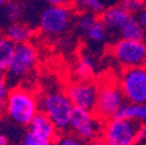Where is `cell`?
<instances>
[{"instance_id": "obj_1", "label": "cell", "mask_w": 146, "mask_h": 145, "mask_svg": "<svg viewBox=\"0 0 146 145\" xmlns=\"http://www.w3.org/2000/svg\"><path fill=\"white\" fill-rule=\"evenodd\" d=\"M38 106L41 112L51 120L59 132L65 134L70 130L71 116L74 106L67 98L66 93L59 90L48 92L38 100Z\"/></svg>"}, {"instance_id": "obj_2", "label": "cell", "mask_w": 146, "mask_h": 145, "mask_svg": "<svg viewBox=\"0 0 146 145\" xmlns=\"http://www.w3.org/2000/svg\"><path fill=\"white\" fill-rule=\"evenodd\" d=\"M40 106L36 96L22 87H14L6 98L5 113L9 118L21 125H29L34 116L38 113Z\"/></svg>"}, {"instance_id": "obj_3", "label": "cell", "mask_w": 146, "mask_h": 145, "mask_svg": "<svg viewBox=\"0 0 146 145\" xmlns=\"http://www.w3.org/2000/svg\"><path fill=\"white\" fill-rule=\"evenodd\" d=\"M104 122L94 112L74 107L71 116L70 130L79 138L93 143L102 136Z\"/></svg>"}, {"instance_id": "obj_4", "label": "cell", "mask_w": 146, "mask_h": 145, "mask_svg": "<svg viewBox=\"0 0 146 145\" xmlns=\"http://www.w3.org/2000/svg\"><path fill=\"white\" fill-rule=\"evenodd\" d=\"M118 84L127 102L146 104V66L124 69Z\"/></svg>"}, {"instance_id": "obj_5", "label": "cell", "mask_w": 146, "mask_h": 145, "mask_svg": "<svg viewBox=\"0 0 146 145\" xmlns=\"http://www.w3.org/2000/svg\"><path fill=\"white\" fill-rule=\"evenodd\" d=\"M38 62V53L31 43L16 44L14 56L7 67V81H19L28 76Z\"/></svg>"}, {"instance_id": "obj_6", "label": "cell", "mask_w": 146, "mask_h": 145, "mask_svg": "<svg viewBox=\"0 0 146 145\" xmlns=\"http://www.w3.org/2000/svg\"><path fill=\"white\" fill-rule=\"evenodd\" d=\"M140 123L114 117L104 122L101 138L107 145H135Z\"/></svg>"}, {"instance_id": "obj_7", "label": "cell", "mask_w": 146, "mask_h": 145, "mask_svg": "<svg viewBox=\"0 0 146 145\" xmlns=\"http://www.w3.org/2000/svg\"><path fill=\"white\" fill-rule=\"evenodd\" d=\"M125 103L119 84L109 81L99 87L98 101L94 113L103 121L111 120Z\"/></svg>"}, {"instance_id": "obj_8", "label": "cell", "mask_w": 146, "mask_h": 145, "mask_svg": "<svg viewBox=\"0 0 146 145\" xmlns=\"http://www.w3.org/2000/svg\"><path fill=\"white\" fill-rule=\"evenodd\" d=\"M113 55L125 69L146 66V42L121 39L113 47Z\"/></svg>"}, {"instance_id": "obj_9", "label": "cell", "mask_w": 146, "mask_h": 145, "mask_svg": "<svg viewBox=\"0 0 146 145\" xmlns=\"http://www.w3.org/2000/svg\"><path fill=\"white\" fill-rule=\"evenodd\" d=\"M71 7L48 6L40 15V28L49 36H58L66 31L72 23Z\"/></svg>"}, {"instance_id": "obj_10", "label": "cell", "mask_w": 146, "mask_h": 145, "mask_svg": "<svg viewBox=\"0 0 146 145\" xmlns=\"http://www.w3.org/2000/svg\"><path fill=\"white\" fill-rule=\"evenodd\" d=\"M99 87L90 80L71 82L66 88V95L76 108L94 112L98 101Z\"/></svg>"}, {"instance_id": "obj_11", "label": "cell", "mask_w": 146, "mask_h": 145, "mask_svg": "<svg viewBox=\"0 0 146 145\" xmlns=\"http://www.w3.org/2000/svg\"><path fill=\"white\" fill-rule=\"evenodd\" d=\"M29 130L30 132H34L37 136L48 138V139H52L56 140L59 135H58V130L56 129V126L53 125V123L51 122V120L42 112H38L34 116V118L31 120V122L29 123Z\"/></svg>"}, {"instance_id": "obj_12", "label": "cell", "mask_w": 146, "mask_h": 145, "mask_svg": "<svg viewBox=\"0 0 146 145\" xmlns=\"http://www.w3.org/2000/svg\"><path fill=\"white\" fill-rule=\"evenodd\" d=\"M131 16L132 15L126 13L121 6H111L104 8V11L99 16V20L108 29L121 30Z\"/></svg>"}, {"instance_id": "obj_13", "label": "cell", "mask_w": 146, "mask_h": 145, "mask_svg": "<svg viewBox=\"0 0 146 145\" xmlns=\"http://www.w3.org/2000/svg\"><path fill=\"white\" fill-rule=\"evenodd\" d=\"M34 34L35 31L30 26L22 22H15L7 28L6 37H8L15 44H22V43H29Z\"/></svg>"}, {"instance_id": "obj_14", "label": "cell", "mask_w": 146, "mask_h": 145, "mask_svg": "<svg viewBox=\"0 0 146 145\" xmlns=\"http://www.w3.org/2000/svg\"><path fill=\"white\" fill-rule=\"evenodd\" d=\"M117 118L129 120L135 122H141L146 124V104H138V103H130L125 102L122 108L117 112Z\"/></svg>"}, {"instance_id": "obj_15", "label": "cell", "mask_w": 146, "mask_h": 145, "mask_svg": "<svg viewBox=\"0 0 146 145\" xmlns=\"http://www.w3.org/2000/svg\"><path fill=\"white\" fill-rule=\"evenodd\" d=\"M119 34L123 40H130V41H144L145 40V30L139 25L137 17L135 16H131L127 20V22L119 30Z\"/></svg>"}, {"instance_id": "obj_16", "label": "cell", "mask_w": 146, "mask_h": 145, "mask_svg": "<svg viewBox=\"0 0 146 145\" xmlns=\"http://www.w3.org/2000/svg\"><path fill=\"white\" fill-rule=\"evenodd\" d=\"M94 71H95V64L93 57L89 56L88 53H82L77 64V69H76L77 76L80 78V80H89L90 77L94 74Z\"/></svg>"}, {"instance_id": "obj_17", "label": "cell", "mask_w": 146, "mask_h": 145, "mask_svg": "<svg viewBox=\"0 0 146 145\" xmlns=\"http://www.w3.org/2000/svg\"><path fill=\"white\" fill-rule=\"evenodd\" d=\"M72 7L79 14L90 13L94 15H100L104 11L102 0H76Z\"/></svg>"}, {"instance_id": "obj_18", "label": "cell", "mask_w": 146, "mask_h": 145, "mask_svg": "<svg viewBox=\"0 0 146 145\" xmlns=\"http://www.w3.org/2000/svg\"><path fill=\"white\" fill-rule=\"evenodd\" d=\"M16 44L12 42L8 37H1L0 39V64L1 66L7 70L9 66L12 58L14 56V51H15Z\"/></svg>"}, {"instance_id": "obj_19", "label": "cell", "mask_w": 146, "mask_h": 145, "mask_svg": "<svg viewBox=\"0 0 146 145\" xmlns=\"http://www.w3.org/2000/svg\"><path fill=\"white\" fill-rule=\"evenodd\" d=\"M107 35H108V28L100 20L86 33L87 39L94 43H103L107 39Z\"/></svg>"}, {"instance_id": "obj_20", "label": "cell", "mask_w": 146, "mask_h": 145, "mask_svg": "<svg viewBox=\"0 0 146 145\" xmlns=\"http://www.w3.org/2000/svg\"><path fill=\"white\" fill-rule=\"evenodd\" d=\"M119 6L133 16L135 14H139L146 7V0H122Z\"/></svg>"}, {"instance_id": "obj_21", "label": "cell", "mask_w": 146, "mask_h": 145, "mask_svg": "<svg viewBox=\"0 0 146 145\" xmlns=\"http://www.w3.org/2000/svg\"><path fill=\"white\" fill-rule=\"evenodd\" d=\"M98 21H99V19L96 17V15L90 14V13H82L79 15L78 20H77V27L80 31L87 33Z\"/></svg>"}, {"instance_id": "obj_22", "label": "cell", "mask_w": 146, "mask_h": 145, "mask_svg": "<svg viewBox=\"0 0 146 145\" xmlns=\"http://www.w3.org/2000/svg\"><path fill=\"white\" fill-rule=\"evenodd\" d=\"M22 15H23V8L19 3L9 1L7 4V6H6V16L11 22H13V23L19 22L20 19L22 17Z\"/></svg>"}, {"instance_id": "obj_23", "label": "cell", "mask_w": 146, "mask_h": 145, "mask_svg": "<svg viewBox=\"0 0 146 145\" xmlns=\"http://www.w3.org/2000/svg\"><path fill=\"white\" fill-rule=\"evenodd\" d=\"M21 145H56V140L48 139V138L37 136L34 132L28 131L23 136Z\"/></svg>"}, {"instance_id": "obj_24", "label": "cell", "mask_w": 146, "mask_h": 145, "mask_svg": "<svg viewBox=\"0 0 146 145\" xmlns=\"http://www.w3.org/2000/svg\"><path fill=\"white\" fill-rule=\"evenodd\" d=\"M56 145H92V143L86 142L74 134H63L56 139Z\"/></svg>"}, {"instance_id": "obj_25", "label": "cell", "mask_w": 146, "mask_h": 145, "mask_svg": "<svg viewBox=\"0 0 146 145\" xmlns=\"http://www.w3.org/2000/svg\"><path fill=\"white\" fill-rule=\"evenodd\" d=\"M49 6H58V7H72L76 0H44Z\"/></svg>"}, {"instance_id": "obj_26", "label": "cell", "mask_w": 146, "mask_h": 145, "mask_svg": "<svg viewBox=\"0 0 146 145\" xmlns=\"http://www.w3.org/2000/svg\"><path fill=\"white\" fill-rule=\"evenodd\" d=\"M9 92H11V89H9V84H8L7 79L4 76H0V96L6 99L9 94Z\"/></svg>"}, {"instance_id": "obj_27", "label": "cell", "mask_w": 146, "mask_h": 145, "mask_svg": "<svg viewBox=\"0 0 146 145\" xmlns=\"http://www.w3.org/2000/svg\"><path fill=\"white\" fill-rule=\"evenodd\" d=\"M146 137V124H140L136 134V142L141 140Z\"/></svg>"}, {"instance_id": "obj_28", "label": "cell", "mask_w": 146, "mask_h": 145, "mask_svg": "<svg viewBox=\"0 0 146 145\" xmlns=\"http://www.w3.org/2000/svg\"><path fill=\"white\" fill-rule=\"evenodd\" d=\"M137 20H138V22H139V25L143 27V29L144 30H146V7L138 14V16H137Z\"/></svg>"}, {"instance_id": "obj_29", "label": "cell", "mask_w": 146, "mask_h": 145, "mask_svg": "<svg viewBox=\"0 0 146 145\" xmlns=\"http://www.w3.org/2000/svg\"><path fill=\"white\" fill-rule=\"evenodd\" d=\"M6 110V99L0 96V115H3Z\"/></svg>"}, {"instance_id": "obj_30", "label": "cell", "mask_w": 146, "mask_h": 145, "mask_svg": "<svg viewBox=\"0 0 146 145\" xmlns=\"http://www.w3.org/2000/svg\"><path fill=\"white\" fill-rule=\"evenodd\" d=\"M0 145H8V138L0 132Z\"/></svg>"}, {"instance_id": "obj_31", "label": "cell", "mask_w": 146, "mask_h": 145, "mask_svg": "<svg viewBox=\"0 0 146 145\" xmlns=\"http://www.w3.org/2000/svg\"><path fill=\"white\" fill-rule=\"evenodd\" d=\"M92 145H107V143H106L102 138H98L96 140H94V142L92 143Z\"/></svg>"}, {"instance_id": "obj_32", "label": "cell", "mask_w": 146, "mask_h": 145, "mask_svg": "<svg viewBox=\"0 0 146 145\" xmlns=\"http://www.w3.org/2000/svg\"><path fill=\"white\" fill-rule=\"evenodd\" d=\"M135 145H146V137H145L144 139H141V140L136 142V144H135Z\"/></svg>"}, {"instance_id": "obj_33", "label": "cell", "mask_w": 146, "mask_h": 145, "mask_svg": "<svg viewBox=\"0 0 146 145\" xmlns=\"http://www.w3.org/2000/svg\"><path fill=\"white\" fill-rule=\"evenodd\" d=\"M4 71H5V69L1 66V64H0V76H3V73H4Z\"/></svg>"}, {"instance_id": "obj_34", "label": "cell", "mask_w": 146, "mask_h": 145, "mask_svg": "<svg viewBox=\"0 0 146 145\" xmlns=\"http://www.w3.org/2000/svg\"><path fill=\"white\" fill-rule=\"evenodd\" d=\"M6 1H8V0H0V7H1Z\"/></svg>"}, {"instance_id": "obj_35", "label": "cell", "mask_w": 146, "mask_h": 145, "mask_svg": "<svg viewBox=\"0 0 146 145\" xmlns=\"http://www.w3.org/2000/svg\"><path fill=\"white\" fill-rule=\"evenodd\" d=\"M9 1H14V0H8V3H9Z\"/></svg>"}, {"instance_id": "obj_36", "label": "cell", "mask_w": 146, "mask_h": 145, "mask_svg": "<svg viewBox=\"0 0 146 145\" xmlns=\"http://www.w3.org/2000/svg\"><path fill=\"white\" fill-rule=\"evenodd\" d=\"M0 39H1V36H0Z\"/></svg>"}]
</instances>
